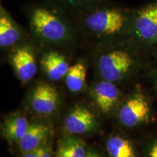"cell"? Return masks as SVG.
Returning <instances> with one entry per match:
<instances>
[{"instance_id": "1", "label": "cell", "mask_w": 157, "mask_h": 157, "mask_svg": "<svg viewBox=\"0 0 157 157\" xmlns=\"http://www.w3.org/2000/svg\"><path fill=\"white\" fill-rule=\"evenodd\" d=\"M118 117L121 124L129 128L148 123L151 117L150 102L144 93L136 90L121 105Z\"/></svg>"}, {"instance_id": "2", "label": "cell", "mask_w": 157, "mask_h": 157, "mask_svg": "<svg viewBox=\"0 0 157 157\" xmlns=\"http://www.w3.org/2000/svg\"><path fill=\"white\" fill-rule=\"evenodd\" d=\"M135 60L127 51L117 50L102 56L98 62L100 73L104 80L117 82L132 69Z\"/></svg>"}, {"instance_id": "3", "label": "cell", "mask_w": 157, "mask_h": 157, "mask_svg": "<svg viewBox=\"0 0 157 157\" xmlns=\"http://www.w3.org/2000/svg\"><path fill=\"white\" fill-rule=\"evenodd\" d=\"M31 25L39 36L52 42L62 40L67 34L64 23L50 11L44 8L36 9L34 12Z\"/></svg>"}, {"instance_id": "4", "label": "cell", "mask_w": 157, "mask_h": 157, "mask_svg": "<svg viewBox=\"0 0 157 157\" xmlns=\"http://www.w3.org/2000/svg\"><path fill=\"white\" fill-rule=\"evenodd\" d=\"M86 23L88 28L94 32L113 34L121 30L124 20L120 12L115 10H104L89 15Z\"/></svg>"}, {"instance_id": "5", "label": "cell", "mask_w": 157, "mask_h": 157, "mask_svg": "<svg viewBox=\"0 0 157 157\" xmlns=\"http://www.w3.org/2000/svg\"><path fill=\"white\" fill-rule=\"evenodd\" d=\"M134 29L141 42L148 44L157 42V4L149 5L139 11Z\"/></svg>"}, {"instance_id": "6", "label": "cell", "mask_w": 157, "mask_h": 157, "mask_svg": "<svg viewBox=\"0 0 157 157\" xmlns=\"http://www.w3.org/2000/svg\"><path fill=\"white\" fill-rule=\"evenodd\" d=\"M58 93L56 88L47 84L36 86L31 96V106L34 111L41 114H50L57 109Z\"/></svg>"}, {"instance_id": "7", "label": "cell", "mask_w": 157, "mask_h": 157, "mask_svg": "<svg viewBox=\"0 0 157 157\" xmlns=\"http://www.w3.org/2000/svg\"><path fill=\"white\" fill-rule=\"evenodd\" d=\"M93 95L102 112L109 113L117 104L120 92L113 82L103 79L93 87Z\"/></svg>"}, {"instance_id": "8", "label": "cell", "mask_w": 157, "mask_h": 157, "mask_svg": "<svg viewBox=\"0 0 157 157\" xmlns=\"http://www.w3.org/2000/svg\"><path fill=\"white\" fill-rule=\"evenodd\" d=\"M95 125V117L91 111L82 107H77L66 117L64 127L72 134H83L91 130Z\"/></svg>"}, {"instance_id": "9", "label": "cell", "mask_w": 157, "mask_h": 157, "mask_svg": "<svg viewBox=\"0 0 157 157\" xmlns=\"http://www.w3.org/2000/svg\"><path fill=\"white\" fill-rule=\"evenodd\" d=\"M15 73L21 81L27 82L34 77L37 67L32 52L26 48L17 50L12 57Z\"/></svg>"}, {"instance_id": "10", "label": "cell", "mask_w": 157, "mask_h": 157, "mask_svg": "<svg viewBox=\"0 0 157 157\" xmlns=\"http://www.w3.org/2000/svg\"><path fill=\"white\" fill-rule=\"evenodd\" d=\"M43 68L48 78L52 81H58L68 73L70 66L62 55L56 52H49L41 60Z\"/></svg>"}, {"instance_id": "11", "label": "cell", "mask_w": 157, "mask_h": 157, "mask_svg": "<svg viewBox=\"0 0 157 157\" xmlns=\"http://www.w3.org/2000/svg\"><path fill=\"white\" fill-rule=\"evenodd\" d=\"M48 129L44 124H32L22 138L17 142L21 153L36 150L42 143L48 135Z\"/></svg>"}, {"instance_id": "12", "label": "cell", "mask_w": 157, "mask_h": 157, "mask_svg": "<svg viewBox=\"0 0 157 157\" xmlns=\"http://www.w3.org/2000/svg\"><path fill=\"white\" fill-rule=\"evenodd\" d=\"M29 126L26 118L21 115L13 116L4 122L2 130L7 140L17 143L24 136Z\"/></svg>"}, {"instance_id": "13", "label": "cell", "mask_w": 157, "mask_h": 157, "mask_svg": "<svg viewBox=\"0 0 157 157\" xmlns=\"http://www.w3.org/2000/svg\"><path fill=\"white\" fill-rule=\"evenodd\" d=\"M106 150L111 157H136L133 143L120 136L110 137L106 142Z\"/></svg>"}, {"instance_id": "14", "label": "cell", "mask_w": 157, "mask_h": 157, "mask_svg": "<svg viewBox=\"0 0 157 157\" xmlns=\"http://www.w3.org/2000/svg\"><path fill=\"white\" fill-rule=\"evenodd\" d=\"M87 152L84 143L75 137H68L60 141L56 157H85Z\"/></svg>"}, {"instance_id": "15", "label": "cell", "mask_w": 157, "mask_h": 157, "mask_svg": "<svg viewBox=\"0 0 157 157\" xmlns=\"http://www.w3.org/2000/svg\"><path fill=\"white\" fill-rule=\"evenodd\" d=\"M21 37L17 26L5 15L0 17V46L7 48L14 45Z\"/></svg>"}, {"instance_id": "16", "label": "cell", "mask_w": 157, "mask_h": 157, "mask_svg": "<svg viewBox=\"0 0 157 157\" xmlns=\"http://www.w3.org/2000/svg\"><path fill=\"white\" fill-rule=\"evenodd\" d=\"M66 84L70 91L76 93L83 88L86 81V68L84 64L78 63L70 66L65 76Z\"/></svg>"}, {"instance_id": "17", "label": "cell", "mask_w": 157, "mask_h": 157, "mask_svg": "<svg viewBox=\"0 0 157 157\" xmlns=\"http://www.w3.org/2000/svg\"><path fill=\"white\" fill-rule=\"evenodd\" d=\"M145 157H157V137L147 146Z\"/></svg>"}, {"instance_id": "18", "label": "cell", "mask_w": 157, "mask_h": 157, "mask_svg": "<svg viewBox=\"0 0 157 157\" xmlns=\"http://www.w3.org/2000/svg\"><path fill=\"white\" fill-rule=\"evenodd\" d=\"M37 157H52V148L46 143H42L37 148Z\"/></svg>"}, {"instance_id": "19", "label": "cell", "mask_w": 157, "mask_h": 157, "mask_svg": "<svg viewBox=\"0 0 157 157\" xmlns=\"http://www.w3.org/2000/svg\"><path fill=\"white\" fill-rule=\"evenodd\" d=\"M22 157H37V149L31 151L23 153Z\"/></svg>"}, {"instance_id": "20", "label": "cell", "mask_w": 157, "mask_h": 157, "mask_svg": "<svg viewBox=\"0 0 157 157\" xmlns=\"http://www.w3.org/2000/svg\"><path fill=\"white\" fill-rule=\"evenodd\" d=\"M85 157H100L98 154H95V153L93 152H87V155H86Z\"/></svg>"}, {"instance_id": "21", "label": "cell", "mask_w": 157, "mask_h": 157, "mask_svg": "<svg viewBox=\"0 0 157 157\" xmlns=\"http://www.w3.org/2000/svg\"><path fill=\"white\" fill-rule=\"evenodd\" d=\"M155 85H156V88L157 90V73H156V76H155Z\"/></svg>"}, {"instance_id": "22", "label": "cell", "mask_w": 157, "mask_h": 157, "mask_svg": "<svg viewBox=\"0 0 157 157\" xmlns=\"http://www.w3.org/2000/svg\"><path fill=\"white\" fill-rule=\"evenodd\" d=\"M67 1H69V2H73L74 0H67Z\"/></svg>"}]
</instances>
